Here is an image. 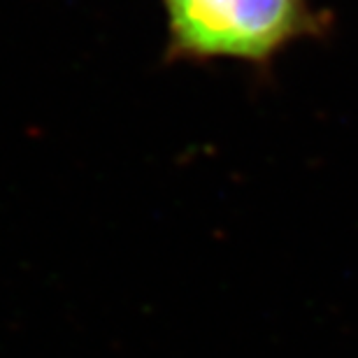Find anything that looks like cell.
<instances>
[{
    "instance_id": "obj_1",
    "label": "cell",
    "mask_w": 358,
    "mask_h": 358,
    "mask_svg": "<svg viewBox=\"0 0 358 358\" xmlns=\"http://www.w3.org/2000/svg\"><path fill=\"white\" fill-rule=\"evenodd\" d=\"M170 56L268 63L319 28L310 0H163Z\"/></svg>"
}]
</instances>
